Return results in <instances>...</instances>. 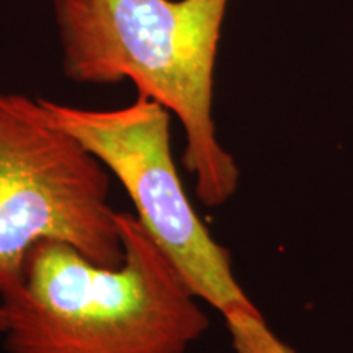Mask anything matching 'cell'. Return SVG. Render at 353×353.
I'll use <instances>...</instances> for the list:
<instances>
[{"label":"cell","mask_w":353,"mask_h":353,"mask_svg":"<svg viewBox=\"0 0 353 353\" xmlns=\"http://www.w3.org/2000/svg\"><path fill=\"white\" fill-rule=\"evenodd\" d=\"M123 262L105 267L39 242L2 298L7 353H188L208 329L201 299L134 214L117 211Z\"/></svg>","instance_id":"6da1fadb"},{"label":"cell","mask_w":353,"mask_h":353,"mask_svg":"<svg viewBox=\"0 0 353 353\" xmlns=\"http://www.w3.org/2000/svg\"><path fill=\"white\" fill-rule=\"evenodd\" d=\"M229 0H52L72 82H132L185 132L183 167L198 200L226 203L239 185L236 161L213 120L214 65Z\"/></svg>","instance_id":"7a4b0ae2"},{"label":"cell","mask_w":353,"mask_h":353,"mask_svg":"<svg viewBox=\"0 0 353 353\" xmlns=\"http://www.w3.org/2000/svg\"><path fill=\"white\" fill-rule=\"evenodd\" d=\"M108 195L107 167L51 120L41 99L0 90V296L21 283L28 254L44 241L120 265Z\"/></svg>","instance_id":"3957f363"},{"label":"cell","mask_w":353,"mask_h":353,"mask_svg":"<svg viewBox=\"0 0 353 353\" xmlns=\"http://www.w3.org/2000/svg\"><path fill=\"white\" fill-rule=\"evenodd\" d=\"M41 101L51 120L123 185L141 226L203 303L223 316L257 307L237 283L229 250L214 241L185 192L172 154L169 110L141 94L113 110Z\"/></svg>","instance_id":"277c9868"},{"label":"cell","mask_w":353,"mask_h":353,"mask_svg":"<svg viewBox=\"0 0 353 353\" xmlns=\"http://www.w3.org/2000/svg\"><path fill=\"white\" fill-rule=\"evenodd\" d=\"M223 317L236 353H294L268 327L257 307L239 309Z\"/></svg>","instance_id":"5b68a950"},{"label":"cell","mask_w":353,"mask_h":353,"mask_svg":"<svg viewBox=\"0 0 353 353\" xmlns=\"http://www.w3.org/2000/svg\"><path fill=\"white\" fill-rule=\"evenodd\" d=\"M3 327H6V316H3V304L2 296H0V335L3 332Z\"/></svg>","instance_id":"8992f818"}]
</instances>
